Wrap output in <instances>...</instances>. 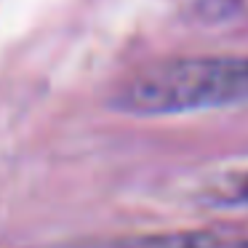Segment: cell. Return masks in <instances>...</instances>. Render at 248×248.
Returning a JSON list of instances; mask_svg holds the SVG:
<instances>
[{"label": "cell", "mask_w": 248, "mask_h": 248, "mask_svg": "<svg viewBox=\"0 0 248 248\" xmlns=\"http://www.w3.org/2000/svg\"><path fill=\"white\" fill-rule=\"evenodd\" d=\"M203 198L208 200V205L219 208H248V171L219 176L214 184H208Z\"/></svg>", "instance_id": "obj_3"}, {"label": "cell", "mask_w": 248, "mask_h": 248, "mask_svg": "<svg viewBox=\"0 0 248 248\" xmlns=\"http://www.w3.org/2000/svg\"><path fill=\"white\" fill-rule=\"evenodd\" d=\"M232 248H248V237H237V243Z\"/></svg>", "instance_id": "obj_4"}, {"label": "cell", "mask_w": 248, "mask_h": 248, "mask_svg": "<svg viewBox=\"0 0 248 248\" xmlns=\"http://www.w3.org/2000/svg\"><path fill=\"white\" fill-rule=\"evenodd\" d=\"M125 115L157 118L248 104V56H179L128 75L109 99Z\"/></svg>", "instance_id": "obj_1"}, {"label": "cell", "mask_w": 248, "mask_h": 248, "mask_svg": "<svg viewBox=\"0 0 248 248\" xmlns=\"http://www.w3.org/2000/svg\"><path fill=\"white\" fill-rule=\"evenodd\" d=\"M237 235L227 230H173L128 235L109 243V248H232Z\"/></svg>", "instance_id": "obj_2"}]
</instances>
